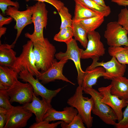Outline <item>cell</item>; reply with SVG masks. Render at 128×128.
<instances>
[{
    "label": "cell",
    "mask_w": 128,
    "mask_h": 128,
    "mask_svg": "<svg viewBox=\"0 0 128 128\" xmlns=\"http://www.w3.org/2000/svg\"><path fill=\"white\" fill-rule=\"evenodd\" d=\"M33 52L36 65L41 73L45 72L52 65L56 51L55 47L47 38L33 42Z\"/></svg>",
    "instance_id": "cell-1"
},
{
    "label": "cell",
    "mask_w": 128,
    "mask_h": 128,
    "mask_svg": "<svg viewBox=\"0 0 128 128\" xmlns=\"http://www.w3.org/2000/svg\"><path fill=\"white\" fill-rule=\"evenodd\" d=\"M83 89L82 86H78L75 93L68 99L67 103L77 110L84 124L87 128H90L92 126L93 118L91 113L94 101L91 97L89 98L83 96Z\"/></svg>",
    "instance_id": "cell-2"
},
{
    "label": "cell",
    "mask_w": 128,
    "mask_h": 128,
    "mask_svg": "<svg viewBox=\"0 0 128 128\" xmlns=\"http://www.w3.org/2000/svg\"><path fill=\"white\" fill-rule=\"evenodd\" d=\"M32 12V22L34 26L32 33H26L25 37L33 42L44 40L43 31L47 24L48 11L44 2L38 1L34 5L30 6Z\"/></svg>",
    "instance_id": "cell-3"
},
{
    "label": "cell",
    "mask_w": 128,
    "mask_h": 128,
    "mask_svg": "<svg viewBox=\"0 0 128 128\" xmlns=\"http://www.w3.org/2000/svg\"><path fill=\"white\" fill-rule=\"evenodd\" d=\"M85 93L90 95L93 99L94 105L92 113L98 116L105 123L115 126L117 120V117L113 110L101 101L102 96L99 91L92 88H84Z\"/></svg>",
    "instance_id": "cell-4"
},
{
    "label": "cell",
    "mask_w": 128,
    "mask_h": 128,
    "mask_svg": "<svg viewBox=\"0 0 128 128\" xmlns=\"http://www.w3.org/2000/svg\"><path fill=\"white\" fill-rule=\"evenodd\" d=\"M33 47V42L30 40L23 46L21 53L17 57L11 67L18 74L23 70L27 71L37 78L41 74V72L38 70L36 65Z\"/></svg>",
    "instance_id": "cell-5"
},
{
    "label": "cell",
    "mask_w": 128,
    "mask_h": 128,
    "mask_svg": "<svg viewBox=\"0 0 128 128\" xmlns=\"http://www.w3.org/2000/svg\"><path fill=\"white\" fill-rule=\"evenodd\" d=\"M128 31L114 21L107 24L104 37L110 47L128 46Z\"/></svg>",
    "instance_id": "cell-6"
},
{
    "label": "cell",
    "mask_w": 128,
    "mask_h": 128,
    "mask_svg": "<svg viewBox=\"0 0 128 128\" xmlns=\"http://www.w3.org/2000/svg\"><path fill=\"white\" fill-rule=\"evenodd\" d=\"M10 97L11 103L14 102L23 105L32 100L33 89L29 83H23L17 79L8 89L5 90Z\"/></svg>",
    "instance_id": "cell-7"
},
{
    "label": "cell",
    "mask_w": 128,
    "mask_h": 128,
    "mask_svg": "<svg viewBox=\"0 0 128 128\" xmlns=\"http://www.w3.org/2000/svg\"><path fill=\"white\" fill-rule=\"evenodd\" d=\"M88 42L85 50L81 49V59L91 58L92 60L98 61L100 57L105 53V48L101 41V36L95 31L88 32L87 33Z\"/></svg>",
    "instance_id": "cell-8"
},
{
    "label": "cell",
    "mask_w": 128,
    "mask_h": 128,
    "mask_svg": "<svg viewBox=\"0 0 128 128\" xmlns=\"http://www.w3.org/2000/svg\"><path fill=\"white\" fill-rule=\"evenodd\" d=\"M76 40L73 39L70 41L66 44L67 49L65 52H60L55 54L58 59H69L72 60L76 68L78 75L77 80L78 86H82L85 71L82 69L81 65V49L78 46Z\"/></svg>",
    "instance_id": "cell-9"
},
{
    "label": "cell",
    "mask_w": 128,
    "mask_h": 128,
    "mask_svg": "<svg viewBox=\"0 0 128 128\" xmlns=\"http://www.w3.org/2000/svg\"><path fill=\"white\" fill-rule=\"evenodd\" d=\"M33 76L27 70H23L18 74V78L23 82L30 83L33 89V93L36 96H41L51 103L52 99L63 88L54 90L47 89L39 81L37 78L35 79Z\"/></svg>",
    "instance_id": "cell-10"
},
{
    "label": "cell",
    "mask_w": 128,
    "mask_h": 128,
    "mask_svg": "<svg viewBox=\"0 0 128 128\" xmlns=\"http://www.w3.org/2000/svg\"><path fill=\"white\" fill-rule=\"evenodd\" d=\"M30 111L22 106H13L6 114V123L4 128H20L25 127L32 115Z\"/></svg>",
    "instance_id": "cell-11"
},
{
    "label": "cell",
    "mask_w": 128,
    "mask_h": 128,
    "mask_svg": "<svg viewBox=\"0 0 128 128\" xmlns=\"http://www.w3.org/2000/svg\"><path fill=\"white\" fill-rule=\"evenodd\" d=\"M18 8L14 6L8 7L5 10V15L12 17L15 21L14 28L17 30L16 38L12 44L15 45L24 28L32 23V12L30 6H28L24 11H20Z\"/></svg>",
    "instance_id": "cell-12"
},
{
    "label": "cell",
    "mask_w": 128,
    "mask_h": 128,
    "mask_svg": "<svg viewBox=\"0 0 128 128\" xmlns=\"http://www.w3.org/2000/svg\"><path fill=\"white\" fill-rule=\"evenodd\" d=\"M98 61L96 60H93L91 64L86 70H90L97 67L102 66L105 70V76L104 78L108 80L123 76L126 70V65L120 63L115 57H112L111 60L106 62Z\"/></svg>",
    "instance_id": "cell-13"
},
{
    "label": "cell",
    "mask_w": 128,
    "mask_h": 128,
    "mask_svg": "<svg viewBox=\"0 0 128 128\" xmlns=\"http://www.w3.org/2000/svg\"><path fill=\"white\" fill-rule=\"evenodd\" d=\"M110 84L105 87H101L98 89V91L101 94L102 101L110 107L116 114L118 122L122 119V109L127 105V101L121 99L112 94L110 91Z\"/></svg>",
    "instance_id": "cell-14"
},
{
    "label": "cell",
    "mask_w": 128,
    "mask_h": 128,
    "mask_svg": "<svg viewBox=\"0 0 128 128\" xmlns=\"http://www.w3.org/2000/svg\"><path fill=\"white\" fill-rule=\"evenodd\" d=\"M68 61L66 59H62L58 62L55 59L50 67L46 71L41 73L37 78L38 80L41 81V82L43 84L59 80L69 82L75 85V83L69 80L63 73V67Z\"/></svg>",
    "instance_id": "cell-15"
},
{
    "label": "cell",
    "mask_w": 128,
    "mask_h": 128,
    "mask_svg": "<svg viewBox=\"0 0 128 128\" xmlns=\"http://www.w3.org/2000/svg\"><path fill=\"white\" fill-rule=\"evenodd\" d=\"M34 94L32 101L22 106L25 109L30 111L34 114L36 122L42 121L44 116L52 106L51 103L42 98L41 100L37 97Z\"/></svg>",
    "instance_id": "cell-16"
},
{
    "label": "cell",
    "mask_w": 128,
    "mask_h": 128,
    "mask_svg": "<svg viewBox=\"0 0 128 128\" xmlns=\"http://www.w3.org/2000/svg\"><path fill=\"white\" fill-rule=\"evenodd\" d=\"M78 114L77 110L71 106L66 107L61 111H57L52 107L48 110L44 115L43 120L50 122L61 120L69 124Z\"/></svg>",
    "instance_id": "cell-17"
},
{
    "label": "cell",
    "mask_w": 128,
    "mask_h": 128,
    "mask_svg": "<svg viewBox=\"0 0 128 128\" xmlns=\"http://www.w3.org/2000/svg\"><path fill=\"white\" fill-rule=\"evenodd\" d=\"M111 80V93L121 99L128 100V78L123 76Z\"/></svg>",
    "instance_id": "cell-18"
},
{
    "label": "cell",
    "mask_w": 128,
    "mask_h": 128,
    "mask_svg": "<svg viewBox=\"0 0 128 128\" xmlns=\"http://www.w3.org/2000/svg\"><path fill=\"white\" fill-rule=\"evenodd\" d=\"M18 76L12 68L0 66V90L8 89L18 79Z\"/></svg>",
    "instance_id": "cell-19"
},
{
    "label": "cell",
    "mask_w": 128,
    "mask_h": 128,
    "mask_svg": "<svg viewBox=\"0 0 128 128\" xmlns=\"http://www.w3.org/2000/svg\"><path fill=\"white\" fill-rule=\"evenodd\" d=\"M14 46L12 44H0V66L12 67L17 57L16 53L13 49Z\"/></svg>",
    "instance_id": "cell-20"
},
{
    "label": "cell",
    "mask_w": 128,
    "mask_h": 128,
    "mask_svg": "<svg viewBox=\"0 0 128 128\" xmlns=\"http://www.w3.org/2000/svg\"><path fill=\"white\" fill-rule=\"evenodd\" d=\"M105 70L102 66H98L90 70H86L83 77L82 86L84 88H92L96 85L98 79L105 76Z\"/></svg>",
    "instance_id": "cell-21"
},
{
    "label": "cell",
    "mask_w": 128,
    "mask_h": 128,
    "mask_svg": "<svg viewBox=\"0 0 128 128\" xmlns=\"http://www.w3.org/2000/svg\"><path fill=\"white\" fill-rule=\"evenodd\" d=\"M75 2L74 17L73 19L75 22H78L82 20L97 16H102L82 4Z\"/></svg>",
    "instance_id": "cell-22"
},
{
    "label": "cell",
    "mask_w": 128,
    "mask_h": 128,
    "mask_svg": "<svg viewBox=\"0 0 128 128\" xmlns=\"http://www.w3.org/2000/svg\"><path fill=\"white\" fill-rule=\"evenodd\" d=\"M108 52L110 56L115 57L120 63L128 64V46H109Z\"/></svg>",
    "instance_id": "cell-23"
},
{
    "label": "cell",
    "mask_w": 128,
    "mask_h": 128,
    "mask_svg": "<svg viewBox=\"0 0 128 128\" xmlns=\"http://www.w3.org/2000/svg\"><path fill=\"white\" fill-rule=\"evenodd\" d=\"M73 20L72 28L73 37L76 41L80 42L84 48L86 49L88 42V32L79 23Z\"/></svg>",
    "instance_id": "cell-24"
},
{
    "label": "cell",
    "mask_w": 128,
    "mask_h": 128,
    "mask_svg": "<svg viewBox=\"0 0 128 128\" xmlns=\"http://www.w3.org/2000/svg\"><path fill=\"white\" fill-rule=\"evenodd\" d=\"M104 17L99 15L81 20L78 23L88 32L95 31L103 23Z\"/></svg>",
    "instance_id": "cell-25"
},
{
    "label": "cell",
    "mask_w": 128,
    "mask_h": 128,
    "mask_svg": "<svg viewBox=\"0 0 128 128\" xmlns=\"http://www.w3.org/2000/svg\"><path fill=\"white\" fill-rule=\"evenodd\" d=\"M74 1L82 4L104 17L108 16L111 12L110 8L109 6H102L98 5L92 0H74Z\"/></svg>",
    "instance_id": "cell-26"
},
{
    "label": "cell",
    "mask_w": 128,
    "mask_h": 128,
    "mask_svg": "<svg viewBox=\"0 0 128 128\" xmlns=\"http://www.w3.org/2000/svg\"><path fill=\"white\" fill-rule=\"evenodd\" d=\"M73 37L72 27H69L60 29L54 37V40L67 44L72 41Z\"/></svg>",
    "instance_id": "cell-27"
},
{
    "label": "cell",
    "mask_w": 128,
    "mask_h": 128,
    "mask_svg": "<svg viewBox=\"0 0 128 128\" xmlns=\"http://www.w3.org/2000/svg\"><path fill=\"white\" fill-rule=\"evenodd\" d=\"M58 12L61 19L60 29L69 27H72L73 20L68 9L64 6Z\"/></svg>",
    "instance_id": "cell-28"
},
{
    "label": "cell",
    "mask_w": 128,
    "mask_h": 128,
    "mask_svg": "<svg viewBox=\"0 0 128 128\" xmlns=\"http://www.w3.org/2000/svg\"><path fill=\"white\" fill-rule=\"evenodd\" d=\"M61 126L62 128H85L82 119L78 114L69 124L62 121L61 124Z\"/></svg>",
    "instance_id": "cell-29"
},
{
    "label": "cell",
    "mask_w": 128,
    "mask_h": 128,
    "mask_svg": "<svg viewBox=\"0 0 128 128\" xmlns=\"http://www.w3.org/2000/svg\"><path fill=\"white\" fill-rule=\"evenodd\" d=\"M119 24L128 31V9L125 7L122 9L118 15L117 21Z\"/></svg>",
    "instance_id": "cell-30"
},
{
    "label": "cell",
    "mask_w": 128,
    "mask_h": 128,
    "mask_svg": "<svg viewBox=\"0 0 128 128\" xmlns=\"http://www.w3.org/2000/svg\"><path fill=\"white\" fill-rule=\"evenodd\" d=\"M10 99L5 90H0V107L8 110L12 108L14 106L11 104Z\"/></svg>",
    "instance_id": "cell-31"
},
{
    "label": "cell",
    "mask_w": 128,
    "mask_h": 128,
    "mask_svg": "<svg viewBox=\"0 0 128 128\" xmlns=\"http://www.w3.org/2000/svg\"><path fill=\"white\" fill-rule=\"evenodd\" d=\"M62 121L49 123V121L43 120L39 122H36L31 125L29 128H55L61 124Z\"/></svg>",
    "instance_id": "cell-32"
},
{
    "label": "cell",
    "mask_w": 128,
    "mask_h": 128,
    "mask_svg": "<svg viewBox=\"0 0 128 128\" xmlns=\"http://www.w3.org/2000/svg\"><path fill=\"white\" fill-rule=\"evenodd\" d=\"M114 126L116 128H128V100L127 105L123 112L122 119L120 121L116 123Z\"/></svg>",
    "instance_id": "cell-33"
},
{
    "label": "cell",
    "mask_w": 128,
    "mask_h": 128,
    "mask_svg": "<svg viewBox=\"0 0 128 128\" xmlns=\"http://www.w3.org/2000/svg\"><path fill=\"white\" fill-rule=\"evenodd\" d=\"M11 6L19 8V4L18 2H14L11 0H0V8L2 13L5 14V12L8 7Z\"/></svg>",
    "instance_id": "cell-34"
},
{
    "label": "cell",
    "mask_w": 128,
    "mask_h": 128,
    "mask_svg": "<svg viewBox=\"0 0 128 128\" xmlns=\"http://www.w3.org/2000/svg\"><path fill=\"white\" fill-rule=\"evenodd\" d=\"M31 0H26L28 2ZM38 1L46 2L54 6L58 12L61 8L64 6V3L59 0H34Z\"/></svg>",
    "instance_id": "cell-35"
},
{
    "label": "cell",
    "mask_w": 128,
    "mask_h": 128,
    "mask_svg": "<svg viewBox=\"0 0 128 128\" xmlns=\"http://www.w3.org/2000/svg\"><path fill=\"white\" fill-rule=\"evenodd\" d=\"M8 110L0 107V128H4L6 123V114Z\"/></svg>",
    "instance_id": "cell-36"
},
{
    "label": "cell",
    "mask_w": 128,
    "mask_h": 128,
    "mask_svg": "<svg viewBox=\"0 0 128 128\" xmlns=\"http://www.w3.org/2000/svg\"><path fill=\"white\" fill-rule=\"evenodd\" d=\"M13 18L11 16L5 17L0 14V27H1L5 25L8 24L13 20Z\"/></svg>",
    "instance_id": "cell-37"
},
{
    "label": "cell",
    "mask_w": 128,
    "mask_h": 128,
    "mask_svg": "<svg viewBox=\"0 0 128 128\" xmlns=\"http://www.w3.org/2000/svg\"><path fill=\"white\" fill-rule=\"evenodd\" d=\"M111 1L119 6H128V0H111Z\"/></svg>",
    "instance_id": "cell-38"
},
{
    "label": "cell",
    "mask_w": 128,
    "mask_h": 128,
    "mask_svg": "<svg viewBox=\"0 0 128 128\" xmlns=\"http://www.w3.org/2000/svg\"><path fill=\"white\" fill-rule=\"evenodd\" d=\"M97 4L104 7H106V5L104 0H93Z\"/></svg>",
    "instance_id": "cell-39"
},
{
    "label": "cell",
    "mask_w": 128,
    "mask_h": 128,
    "mask_svg": "<svg viewBox=\"0 0 128 128\" xmlns=\"http://www.w3.org/2000/svg\"><path fill=\"white\" fill-rule=\"evenodd\" d=\"M7 30L6 27H0V38L5 33Z\"/></svg>",
    "instance_id": "cell-40"
},
{
    "label": "cell",
    "mask_w": 128,
    "mask_h": 128,
    "mask_svg": "<svg viewBox=\"0 0 128 128\" xmlns=\"http://www.w3.org/2000/svg\"></svg>",
    "instance_id": "cell-41"
},
{
    "label": "cell",
    "mask_w": 128,
    "mask_h": 128,
    "mask_svg": "<svg viewBox=\"0 0 128 128\" xmlns=\"http://www.w3.org/2000/svg\"></svg>",
    "instance_id": "cell-42"
}]
</instances>
